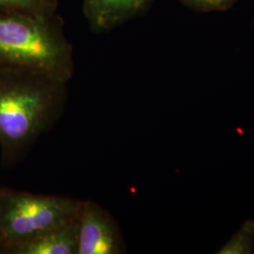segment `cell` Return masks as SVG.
I'll return each instance as SVG.
<instances>
[{
    "instance_id": "obj_1",
    "label": "cell",
    "mask_w": 254,
    "mask_h": 254,
    "mask_svg": "<svg viewBox=\"0 0 254 254\" xmlns=\"http://www.w3.org/2000/svg\"><path fill=\"white\" fill-rule=\"evenodd\" d=\"M66 84L30 71H0V149L6 162L16 160L56 123Z\"/></svg>"
},
{
    "instance_id": "obj_2",
    "label": "cell",
    "mask_w": 254,
    "mask_h": 254,
    "mask_svg": "<svg viewBox=\"0 0 254 254\" xmlns=\"http://www.w3.org/2000/svg\"><path fill=\"white\" fill-rule=\"evenodd\" d=\"M22 70L69 81L74 72L73 46L58 14L0 12V71Z\"/></svg>"
},
{
    "instance_id": "obj_3",
    "label": "cell",
    "mask_w": 254,
    "mask_h": 254,
    "mask_svg": "<svg viewBox=\"0 0 254 254\" xmlns=\"http://www.w3.org/2000/svg\"><path fill=\"white\" fill-rule=\"evenodd\" d=\"M81 200L0 190V250L9 251L77 217Z\"/></svg>"
},
{
    "instance_id": "obj_4",
    "label": "cell",
    "mask_w": 254,
    "mask_h": 254,
    "mask_svg": "<svg viewBox=\"0 0 254 254\" xmlns=\"http://www.w3.org/2000/svg\"><path fill=\"white\" fill-rule=\"evenodd\" d=\"M124 242L115 220L91 200H81L77 215L76 254H120Z\"/></svg>"
},
{
    "instance_id": "obj_5",
    "label": "cell",
    "mask_w": 254,
    "mask_h": 254,
    "mask_svg": "<svg viewBox=\"0 0 254 254\" xmlns=\"http://www.w3.org/2000/svg\"><path fill=\"white\" fill-rule=\"evenodd\" d=\"M154 0H83L82 10L94 33L113 30L147 11Z\"/></svg>"
},
{
    "instance_id": "obj_6",
    "label": "cell",
    "mask_w": 254,
    "mask_h": 254,
    "mask_svg": "<svg viewBox=\"0 0 254 254\" xmlns=\"http://www.w3.org/2000/svg\"><path fill=\"white\" fill-rule=\"evenodd\" d=\"M77 217L11 249L12 254H76Z\"/></svg>"
},
{
    "instance_id": "obj_7",
    "label": "cell",
    "mask_w": 254,
    "mask_h": 254,
    "mask_svg": "<svg viewBox=\"0 0 254 254\" xmlns=\"http://www.w3.org/2000/svg\"><path fill=\"white\" fill-rule=\"evenodd\" d=\"M58 0H0V12L52 15L58 13Z\"/></svg>"
},
{
    "instance_id": "obj_8",
    "label": "cell",
    "mask_w": 254,
    "mask_h": 254,
    "mask_svg": "<svg viewBox=\"0 0 254 254\" xmlns=\"http://www.w3.org/2000/svg\"><path fill=\"white\" fill-rule=\"evenodd\" d=\"M182 3L195 10L202 12H220L233 8L238 0H180Z\"/></svg>"
}]
</instances>
